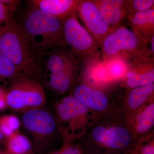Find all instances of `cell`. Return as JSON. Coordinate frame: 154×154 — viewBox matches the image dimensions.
I'll use <instances>...</instances> for the list:
<instances>
[{"mask_svg": "<svg viewBox=\"0 0 154 154\" xmlns=\"http://www.w3.org/2000/svg\"><path fill=\"white\" fill-rule=\"evenodd\" d=\"M19 27L37 57L66 46L64 42L62 20L36 8L32 7L27 12Z\"/></svg>", "mask_w": 154, "mask_h": 154, "instance_id": "6da1fadb", "label": "cell"}, {"mask_svg": "<svg viewBox=\"0 0 154 154\" xmlns=\"http://www.w3.org/2000/svg\"><path fill=\"white\" fill-rule=\"evenodd\" d=\"M0 53L8 58L24 78L41 84L42 67L15 19L0 32Z\"/></svg>", "mask_w": 154, "mask_h": 154, "instance_id": "7a4b0ae2", "label": "cell"}, {"mask_svg": "<svg viewBox=\"0 0 154 154\" xmlns=\"http://www.w3.org/2000/svg\"><path fill=\"white\" fill-rule=\"evenodd\" d=\"M99 48L105 64L118 60L129 65L153 57L149 42L124 25L113 29Z\"/></svg>", "mask_w": 154, "mask_h": 154, "instance_id": "3957f363", "label": "cell"}, {"mask_svg": "<svg viewBox=\"0 0 154 154\" xmlns=\"http://www.w3.org/2000/svg\"><path fill=\"white\" fill-rule=\"evenodd\" d=\"M62 21L64 42L74 54L81 66V71L89 69L99 63V48L73 12Z\"/></svg>", "mask_w": 154, "mask_h": 154, "instance_id": "277c9868", "label": "cell"}, {"mask_svg": "<svg viewBox=\"0 0 154 154\" xmlns=\"http://www.w3.org/2000/svg\"><path fill=\"white\" fill-rule=\"evenodd\" d=\"M8 108L25 112L43 107L46 101L41 84L25 78L18 79L5 89Z\"/></svg>", "mask_w": 154, "mask_h": 154, "instance_id": "5b68a950", "label": "cell"}, {"mask_svg": "<svg viewBox=\"0 0 154 154\" xmlns=\"http://www.w3.org/2000/svg\"><path fill=\"white\" fill-rule=\"evenodd\" d=\"M57 128L64 143H71L81 134L88 108L72 95L65 96L56 104Z\"/></svg>", "mask_w": 154, "mask_h": 154, "instance_id": "8992f818", "label": "cell"}, {"mask_svg": "<svg viewBox=\"0 0 154 154\" xmlns=\"http://www.w3.org/2000/svg\"><path fill=\"white\" fill-rule=\"evenodd\" d=\"M22 123L33 137L38 152L47 147L57 129L55 118L43 107L23 112Z\"/></svg>", "mask_w": 154, "mask_h": 154, "instance_id": "52a82bcc", "label": "cell"}, {"mask_svg": "<svg viewBox=\"0 0 154 154\" xmlns=\"http://www.w3.org/2000/svg\"><path fill=\"white\" fill-rule=\"evenodd\" d=\"M76 14L80 17L85 29L96 42L99 48L112 29L105 23L93 0H80Z\"/></svg>", "mask_w": 154, "mask_h": 154, "instance_id": "ba28073f", "label": "cell"}, {"mask_svg": "<svg viewBox=\"0 0 154 154\" xmlns=\"http://www.w3.org/2000/svg\"><path fill=\"white\" fill-rule=\"evenodd\" d=\"M92 135L97 143L110 149H122L129 145L131 141L129 131L122 126H96L93 129Z\"/></svg>", "mask_w": 154, "mask_h": 154, "instance_id": "9c48e42d", "label": "cell"}, {"mask_svg": "<svg viewBox=\"0 0 154 154\" xmlns=\"http://www.w3.org/2000/svg\"><path fill=\"white\" fill-rule=\"evenodd\" d=\"M128 89L154 84V57H152L128 65L123 79Z\"/></svg>", "mask_w": 154, "mask_h": 154, "instance_id": "30bf717a", "label": "cell"}, {"mask_svg": "<svg viewBox=\"0 0 154 154\" xmlns=\"http://www.w3.org/2000/svg\"><path fill=\"white\" fill-rule=\"evenodd\" d=\"M105 23L112 30L122 25L128 16L125 0H93Z\"/></svg>", "mask_w": 154, "mask_h": 154, "instance_id": "8fae6325", "label": "cell"}, {"mask_svg": "<svg viewBox=\"0 0 154 154\" xmlns=\"http://www.w3.org/2000/svg\"><path fill=\"white\" fill-rule=\"evenodd\" d=\"M72 96L78 99L88 108L102 111L108 105V97L103 91L92 88L85 83H80L75 86Z\"/></svg>", "mask_w": 154, "mask_h": 154, "instance_id": "7c38bea8", "label": "cell"}, {"mask_svg": "<svg viewBox=\"0 0 154 154\" xmlns=\"http://www.w3.org/2000/svg\"><path fill=\"white\" fill-rule=\"evenodd\" d=\"M124 22V25L149 42L154 35V8L128 15Z\"/></svg>", "mask_w": 154, "mask_h": 154, "instance_id": "4fadbf2b", "label": "cell"}, {"mask_svg": "<svg viewBox=\"0 0 154 154\" xmlns=\"http://www.w3.org/2000/svg\"><path fill=\"white\" fill-rule=\"evenodd\" d=\"M80 71L81 66L77 60L57 72L48 76V85L56 94H65L73 85Z\"/></svg>", "mask_w": 154, "mask_h": 154, "instance_id": "5bb4252c", "label": "cell"}, {"mask_svg": "<svg viewBox=\"0 0 154 154\" xmlns=\"http://www.w3.org/2000/svg\"><path fill=\"white\" fill-rule=\"evenodd\" d=\"M80 0H31L33 8L62 20L73 12H76Z\"/></svg>", "mask_w": 154, "mask_h": 154, "instance_id": "9a60e30c", "label": "cell"}, {"mask_svg": "<svg viewBox=\"0 0 154 154\" xmlns=\"http://www.w3.org/2000/svg\"><path fill=\"white\" fill-rule=\"evenodd\" d=\"M135 110L136 112L129 120L130 124L136 133H146L154 125V103L151 102Z\"/></svg>", "mask_w": 154, "mask_h": 154, "instance_id": "2e32d148", "label": "cell"}, {"mask_svg": "<svg viewBox=\"0 0 154 154\" xmlns=\"http://www.w3.org/2000/svg\"><path fill=\"white\" fill-rule=\"evenodd\" d=\"M154 93V83L129 89L126 96L127 105L131 110H136L153 97Z\"/></svg>", "mask_w": 154, "mask_h": 154, "instance_id": "e0dca14e", "label": "cell"}, {"mask_svg": "<svg viewBox=\"0 0 154 154\" xmlns=\"http://www.w3.org/2000/svg\"><path fill=\"white\" fill-rule=\"evenodd\" d=\"M6 152L10 154H33V147L27 137L19 131L6 138Z\"/></svg>", "mask_w": 154, "mask_h": 154, "instance_id": "ac0fdd59", "label": "cell"}, {"mask_svg": "<svg viewBox=\"0 0 154 154\" xmlns=\"http://www.w3.org/2000/svg\"><path fill=\"white\" fill-rule=\"evenodd\" d=\"M24 78L8 58L0 53V88L6 89L13 82Z\"/></svg>", "mask_w": 154, "mask_h": 154, "instance_id": "d6986e66", "label": "cell"}, {"mask_svg": "<svg viewBox=\"0 0 154 154\" xmlns=\"http://www.w3.org/2000/svg\"><path fill=\"white\" fill-rule=\"evenodd\" d=\"M21 125L19 119L14 115H5L0 116V131L6 138L18 131Z\"/></svg>", "mask_w": 154, "mask_h": 154, "instance_id": "ffe728a7", "label": "cell"}, {"mask_svg": "<svg viewBox=\"0 0 154 154\" xmlns=\"http://www.w3.org/2000/svg\"><path fill=\"white\" fill-rule=\"evenodd\" d=\"M125 5L128 11V16L137 12L146 11L154 8V1L125 0Z\"/></svg>", "mask_w": 154, "mask_h": 154, "instance_id": "44dd1931", "label": "cell"}, {"mask_svg": "<svg viewBox=\"0 0 154 154\" xmlns=\"http://www.w3.org/2000/svg\"><path fill=\"white\" fill-rule=\"evenodd\" d=\"M105 64L109 75L114 79H123L128 66V65L118 60L112 61Z\"/></svg>", "mask_w": 154, "mask_h": 154, "instance_id": "7402d4cb", "label": "cell"}, {"mask_svg": "<svg viewBox=\"0 0 154 154\" xmlns=\"http://www.w3.org/2000/svg\"><path fill=\"white\" fill-rule=\"evenodd\" d=\"M14 19L13 14L8 7L0 2V32Z\"/></svg>", "mask_w": 154, "mask_h": 154, "instance_id": "603a6c76", "label": "cell"}, {"mask_svg": "<svg viewBox=\"0 0 154 154\" xmlns=\"http://www.w3.org/2000/svg\"><path fill=\"white\" fill-rule=\"evenodd\" d=\"M60 150V154H82L81 149L70 143H64Z\"/></svg>", "mask_w": 154, "mask_h": 154, "instance_id": "cb8c5ba5", "label": "cell"}, {"mask_svg": "<svg viewBox=\"0 0 154 154\" xmlns=\"http://www.w3.org/2000/svg\"><path fill=\"white\" fill-rule=\"evenodd\" d=\"M132 154H154V143H149L141 146Z\"/></svg>", "mask_w": 154, "mask_h": 154, "instance_id": "d4e9b609", "label": "cell"}, {"mask_svg": "<svg viewBox=\"0 0 154 154\" xmlns=\"http://www.w3.org/2000/svg\"><path fill=\"white\" fill-rule=\"evenodd\" d=\"M0 2L5 5L12 14L17 10L20 1L17 0H0Z\"/></svg>", "mask_w": 154, "mask_h": 154, "instance_id": "484cf974", "label": "cell"}, {"mask_svg": "<svg viewBox=\"0 0 154 154\" xmlns=\"http://www.w3.org/2000/svg\"><path fill=\"white\" fill-rule=\"evenodd\" d=\"M8 108L6 101L5 89L0 88V111Z\"/></svg>", "mask_w": 154, "mask_h": 154, "instance_id": "4316f807", "label": "cell"}, {"mask_svg": "<svg viewBox=\"0 0 154 154\" xmlns=\"http://www.w3.org/2000/svg\"><path fill=\"white\" fill-rule=\"evenodd\" d=\"M149 43L152 55L154 57V35L149 39Z\"/></svg>", "mask_w": 154, "mask_h": 154, "instance_id": "83f0119b", "label": "cell"}, {"mask_svg": "<svg viewBox=\"0 0 154 154\" xmlns=\"http://www.w3.org/2000/svg\"><path fill=\"white\" fill-rule=\"evenodd\" d=\"M6 137L0 131V145L5 144V143Z\"/></svg>", "mask_w": 154, "mask_h": 154, "instance_id": "f1b7e54d", "label": "cell"}, {"mask_svg": "<svg viewBox=\"0 0 154 154\" xmlns=\"http://www.w3.org/2000/svg\"><path fill=\"white\" fill-rule=\"evenodd\" d=\"M48 154H60V150H59L54 151L51 152Z\"/></svg>", "mask_w": 154, "mask_h": 154, "instance_id": "f546056e", "label": "cell"}, {"mask_svg": "<svg viewBox=\"0 0 154 154\" xmlns=\"http://www.w3.org/2000/svg\"><path fill=\"white\" fill-rule=\"evenodd\" d=\"M3 154H10L8 153L7 152H6L5 150H3Z\"/></svg>", "mask_w": 154, "mask_h": 154, "instance_id": "4dcf8cb0", "label": "cell"}, {"mask_svg": "<svg viewBox=\"0 0 154 154\" xmlns=\"http://www.w3.org/2000/svg\"><path fill=\"white\" fill-rule=\"evenodd\" d=\"M0 154H3V150L0 149Z\"/></svg>", "mask_w": 154, "mask_h": 154, "instance_id": "1f68e13d", "label": "cell"}, {"mask_svg": "<svg viewBox=\"0 0 154 154\" xmlns=\"http://www.w3.org/2000/svg\"></svg>", "mask_w": 154, "mask_h": 154, "instance_id": "d6a6232c", "label": "cell"}]
</instances>
